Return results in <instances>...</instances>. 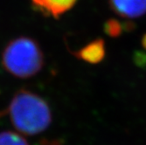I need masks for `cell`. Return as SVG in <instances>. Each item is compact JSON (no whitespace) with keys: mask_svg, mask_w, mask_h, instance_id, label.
<instances>
[{"mask_svg":"<svg viewBox=\"0 0 146 145\" xmlns=\"http://www.w3.org/2000/svg\"><path fill=\"white\" fill-rule=\"evenodd\" d=\"M7 112L13 127L26 136L43 132L52 120L48 103L41 96L27 89H20L13 95Z\"/></svg>","mask_w":146,"mask_h":145,"instance_id":"6da1fadb","label":"cell"},{"mask_svg":"<svg viewBox=\"0 0 146 145\" xmlns=\"http://www.w3.org/2000/svg\"><path fill=\"white\" fill-rule=\"evenodd\" d=\"M45 59L43 52L34 38L17 37L6 45L2 54L4 68L20 79L31 78L41 71Z\"/></svg>","mask_w":146,"mask_h":145,"instance_id":"7a4b0ae2","label":"cell"},{"mask_svg":"<svg viewBox=\"0 0 146 145\" xmlns=\"http://www.w3.org/2000/svg\"><path fill=\"white\" fill-rule=\"evenodd\" d=\"M77 0H31L33 7L46 17L58 19L70 11Z\"/></svg>","mask_w":146,"mask_h":145,"instance_id":"3957f363","label":"cell"},{"mask_svg":"<svg viewBox=\"0 0 146 145\" xmlns=\"http://www.w3.org/2000/svg\"><path fill=\"white\" fill-rule=\"evenodd\" d=\"M111 10L125 19H137L146 13V0H109Z\"/></svg>","mask_w":146,"mask_h":145,"instance_id":"277c9868","label":"cell"},{"mask_svg":"<svg viewBox=\"0 0 146 145\" xmlns=\"http://www.w3.org/2000/svg\"><path fill=\"white\" fill-rule=\"evenodd\" d=\"M105 42L102 38H96L86 46L73 52L74 57L89 64H98L105 57Z\"/></svg>","mask_w":146,"mask_h":145,"instance_id":"5b68a950","label":"cell"},{"mask_svg":"<svg viewBox=\"0 0 146 145\" xmlns=\"http://www.w3.org/2000/svg\"><path fill=\"white\" fill-rule=\"evenodd\" d=\"M0 145H29L23 136L12 131L0 132Z\"/></svg>","mask_w":146,"mask_h":145,"instance_id":"8992f818","label":"cell"},{"mask_svg":"<svg viewBox=\"0 0 146 145\" xmlns=\"http://www.w3.org/2000/svg\"><path fill=\"white\" fill-rule=\"evenodd\" d=\"M103 31L111 38H118L123 33V25L115 19H110L104 23Z\"/></svg>","mask_w":146,"mask_h":145,"instance_id":"52a82bcc","label":"cell"},{"mask_svg":"<svg viewBox=\"0 0 146 145\" xmlns=\"http://www.w3.org/2000/svg\"><path fill=\"white\" fill-rule=\"evenodd\" d=\"M134 60L138 67L144 68L146 66V54L142 52H137L134 55Z\"/></svg>","mask_w":146,"mask_h":145,"instance_id":"ba28073f","label":"cell"},{"mask_svg":"<svg viewBox=\"0 0 146 145\" xmlns=\"http://www.w3.org/2000/svg\"><path fill=\"white\" fill-rule=\"evenodd\" d=\"M123 31L131 32L135 29V24L133 22H125L124 24H123Z\"/></svg>","mask_w":146,"mask_h":145,"instance_id":"9c48e42d","label":"cell"},{"mask_svg":"<svg viewBox=\"0 0 146 145\" xmlns=\"http://www.w3.org/2000/svg\"><path fill=\"white\" fill-rule=\"evenodd\" d=\"M141 43H142V46L143 47V49L146 50V33L143 35L142 37V40H141Z\"/></svg>","mask_w":146,"mask_h":145,"instance_id":"30bf717a","label":"cell"},{"mask_svg":"<svg viewBox=\"0 0 146 145\" xmlns=\"http://www.w3.org/2000/svg\"><path fill=\"white\" fill-rule=\"evenodd\" d=\"M5 112H0V118L2 117V115H3L5 114Z\"/></svg>","mask_w":146,"mask_h":145,"instance_id":"8fae6325","label":"cell"}]
</instances>
